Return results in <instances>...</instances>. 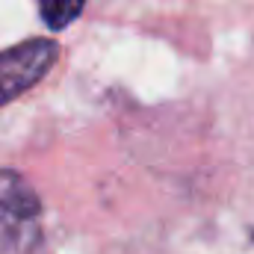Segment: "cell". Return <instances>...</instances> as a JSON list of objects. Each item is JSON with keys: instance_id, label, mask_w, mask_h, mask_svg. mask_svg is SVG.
<instances>
[{"instance_id": "obj_4", "label": "cell", "mask_w": 254, "mask_h": 254, "mask_svg": "<svg viewBox=\"0 0 254 254\" xmlns=\"http://www.w3.org/2000/svg\"><path fill=\"white\" fill-rule=\"evenodd\" d=\"M252 237H254V231H252Z\"/></svg>"}, {"instance_id": "obj_3", "label": "cell", "mask_w": 254, "mask_h": 254, "mask_svg": "<svg viewBox=\"0 0 254 254\" xmlns=\"http://www.w3.org/2000/svg\"><path fill=\"white\" fill-rule=\"evenodd\" d=\"M86 9V0H39V15L48 30H65L71 27Z\"/></svg>"}, {"instance_id": "obj_1", "label": "cell", "mask_w": 254, "mask_h": 254, "mask_svg": "<svg viewBox=\"0 0 254 254\" xmlns=\"http://www.w3.org/2000/svg\"><path fill=\"white\" fill-rule=\"evenodd\" d=\"M42 198L30 181L12 169H0V249L30 254L42 243Z\"/></svg>"}, {"instance_id": "obj_2", "label": "cell", "mask_w": 254, "mask_h": 254, "mask_svg": "<svg viewBox=\"0 0 254 254\" xmlns=\"http://www.w3.org/2000/svg\"><path fill=\"white\" fill-rule=\"evenodd\" d=\"M60 60V45L54 39H27L0 51V107L12 104L33 86H39Z\"/></svg>"}]
</instances>
